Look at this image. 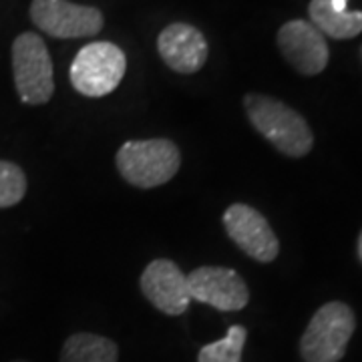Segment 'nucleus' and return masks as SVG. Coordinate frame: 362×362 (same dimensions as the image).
Returning a JSON list of instances; mask_svg holds the SVG:
<instances>
[{"mask_svg":"<svg viewBox=\"0 0 362 362\" xmlns=\"http://www.w3.org/2000/svg\"><path fill=\"white\" fill-rule=\"evenodd\" d=\"M244 109L259 135L288 157L308 156L314 147V135L306 119L292 107L270 95L250 93L244 97Z\"/></svg>","mask_w":362,"mask_h":362,"instance_id":"nucleus-1","label":"nucleus"},{"mask_svg":"<svg viewBox=\"0 0 362 362\" xmlns=\"http://www.w3.org/2000/svg\"><path fill=\"white\" fill-rule=\"evenodd\" d=\"M115 161L127 183L151 189L175 177L181 165V153L177 145L169 139H143L123 143Z\"/></svg>","mask_w":362,"mask_h":362,"instance_id":"nucleus-2","label":"nucleus"},{"mask_svg":"<svg viewBox=\"0 0 362 362\" xmlns=\"http://www.w3.org/2000/svg\"><path fill=\"white\" fill-rule=\"evenodd\" d=\"M356 328V318L349 304L328 302L310 318L300 338V354L304 362H338L346 354Z\"/></svg>","mask_w":362,"mask_h":362,"instance_id":"nucleus-3","label":"nucleus"},{"mask_svg":"<svg viewBox=\"0 0 362 362\" xmlns=\"http://www.w3.org/2000/svg\"><path fill=\"white\" fill-rule=\"evenodd\" d=\"M14 87L26 105H45L54 93L52 61L45 40L35 33H23L13 42Z\"/></svg>","mask_w":362,"mask_h":362,"instance_id":"nucleus-4","label":"nucleus"},{"mask_svg":"<svg viewBox=\"0 0 362 362\" xmlns=\"http://www.w3.org/2000/svg\"><path fill=\"white\" fill-rule=\"evenodd\" d=\"M127 59L113 42H90L77 52L71 65L73 87L90 99L105 97L119 87L125 77Z\"/></svg>","mask_w":362,"mask_h":362,"instance_id":"nucleus-5","label":"nucleus"},{"mask_svg":"<svg viewBox=\"0 0 362 362\" xmlns=\"http://www.w3.org/2000/svg\"><path fill=\"white\" fill-rule=\"evenodd\" d=\"M30 21L54 39L93 37L101 33L105 25L101 11L69 0H33Z\"/></svg>","mask_w":362,"mask_h":362,"instance_id":"nucleus-6","label":"nucleus"},{"mask_svg":"<svg viewBox=\"0 0 362 362\" xmlns=\"http://www.w3.org/2000/svg\"><path fill=\"white\" fill-rule=\"evenodd\" d=\"M223 228L235 246L256 262L270 264L280 254V242L268 220L246 204H233L223 214Z\"/></svg>","mask_w":362,"mask_h":362,"instance_id":"nucleus-7","label":"nucleus"},{"mask_svg":"<svg viewBox=\"0 0 362 362\" xmlns=\"http://www.w3.org/2000/svg\"><path fill=\"white\" fill-rule=\"evenodd\" d=\"M189 298L221 312H238L250 302V290L244 278L232 268L202 266L187 274Z\"/></svg>","mask_w":362,"mask_h":362,"instance_id":"nucleus-8","label":"nucleus"},{"mask_svg":"<svg viewBox=\"0 0 362 362\" xmlns=\"http://www.w3.org/2000/svg\"><path fill=\"white\" fill-rule=\"evenodd\" d=\"M276 40H278V49L282 52V57L300 75L314 77L322 73L328 65L330 51H328L326 39L308 21L298 18V21H290L282 25Z\"/></svg>","mask_w":362,"mask_h":362,"instance_id":"nucleus-9","label":"nucleus"},{"mask_svg":"<svg viewBox=\"0 0 362 362\" xmlns=\"http://www.w3.org/2000/svg\"><path fill=\"white\" fill-rule=\"evenodd\" d=\"M141 292L157 310L168 316H181L189 308L187 276L171 259L159 258L147 264L141 274Z\"/></svg>","mask_w":362,"mask_h":362,"instance_id":"nucleus-10","label":"nucleus"},{"mask_svg":"<svg viewBox=\"0 0 362 362\" xmlns=\"http://www.w3.org/2000/svg\"><path fill=\"white\" fill-rule=\"evenodd\" d=\"M157 51L163 63L181 75H194L206 65L207 40L206 37L187 23H173L159 33Z\"/></svg>","mask_w":362,"mask_h":362,"instance_id":"nucleus-11","label":"nucleus"},{"mask_svg":"<svg viewBox=\"0 0 362 362\" xmlns=\"http://www.w3.org/2000/svg\"><path fill=\"white\" fill-rule=\"evenodd\" d=\"M310 25L330 39H354L362 33V13H340L332 6L330 0H310L308 6Z\"/></svg>","mask_w":362,"mask_h":362,"instance_id":"nucleus-12","label":"nucleus"},{"mask_svg":"<svg viewBox=\"0 0 362 362\" xmlns=\"http://www.w3.org/2000/svg\"><path fill=\"white\" fill-rule=\"evenodd\" d=\"M119 349L107 337L90 334V332H77L69 337L61 350L59 362H117Z\"/></svg>","mask_w":362,"mask_h":362,"instance_id":"nucleus-13","label":"nucleus"},{"mask_svg":"<svg viewBox=\"0 0 362 362\" xmlns=\"http://www.w3.org/2000/svg\"><path fill=\"white\" fill-rule=\"evenodd\" d=\"M246 338L247 330L244 326H232L221 340L206 344L199 350L197 362H242Z\"/></svg>","mask_w":362,"mask_h":362,"instance_id":"nucleus-14","label":"nucleus"},{"mask_svg":"<svg viewBox=\"0 0 362 362\" xmlns=\"http://www.w3.org/2000/svg\"><path fill=\"white\" fill-rule=\"evenodd\" d=\"M26 195V175L13 161L0 159V209L13 207Z\"/></svg>","mask_w":362,"mask_h":362,"instance_id":"nucleus-15","label":"nucleus"},{"mask_svg":"<svg viewBox=\"0 0 362 362\" xmlns=\"http://www.w3.org/2000/svg\"><path fill=\"white\" fill-rule=\"evenodd\" d=\"M332 2V6L340 11V13H344L346 11V4H349V0H330Z\"/></svg>","mask_w":362,"mask_h":362,"instance_id":"nucleus-16","label":"nucleus"},{"mask_svg":"<svg viewBox=\"0 0 362 362\" xmlns=\"http://www.w3.org/2000/svg\"><path fill=\"white\" fill-rule=\"evenodd\" d=\"M358 258H361V262H362V232H361V235H358Z\"/></svg>","mask_w":362,"mask_h":362,"instance_id":"nucleus-17","label":"nucleus"},{"mask_svg":"<svg viewBox=\"0 0 362 362\" xmlns=\"http://www.w3.org/2000/svg\"><path fill=\"white\" fill-rule=\"evenodd\" d=\"M11 362H30V361H23V358H18V361H11Z\"/></svg>","mask_w":362,"mask_h":362,"instance_id":"nucleus-18","label":"nucleus"},{"mask_svg":"<svg viewBox=\"0 0 362 362\" xmlns=\"http://www.w3.org/2000/svg\"><path fill=\"white\" fill-rule=\"evenodd\" d=\"M361 57H362V47H361Z\"/></svg>","mask_w":362,"mask_h":362,"instance_id":"nucleus-19","label":"nucleus"}]
</instances>
